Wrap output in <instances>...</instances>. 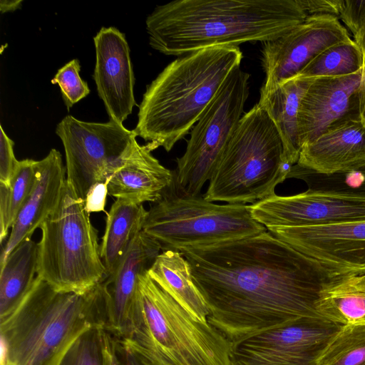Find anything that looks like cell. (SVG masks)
Here are the masks:
<instances>
[{
    "label": "cell",
    "mask_w": 365,
    "mask_h": 365,
    "mask_svg": "<svg viewBox=\"0 0 365 365\" xmlns=\"http://www.w3.org/2000/svg\"><path fill=\"white\" fill-rule=\"evenodd\" d=\"M360 101V116L362 121L365 123V71L361 73V81L359 89Z\"/></svg>",
    "instance_id": "obj_39"
},
{
    "label": "cell",
    "mask_w": 365,
    "mask_h": 365,
    "mask_svg": "<svg viewBox=\"0 0 365 365\" xmlns=\"http://www.w3.org/2000/svg\"><path fill=\"white\" fill-rule=\"evenodd\" d=\"M36 163L33 159L19 160L8 187L0 183V241L7 237L36 180Z\"/></svg>",
    "instance_id": "obj_26"
},
{
    "label": "cell",
    "mask_w": 365,
    "mask_h": 365,
    "mask_svg": "<svg viewBox=\"0 0 365 365\" xmlns=\"http://www.w3.org/2000/svg\"><path fill=\"white\" fill-rule=\"evenodd\" d=\"M118 341L154 365H232L230 341L194 318L147 272L139 277L128 331Z\"/></svg>",
    "instance_id": "obj_5"
},
{
    "label": "cell",
    "mask_w": 365,
    "mask_h": 365,
    "mask_svg": "<svg viewBox=\"0 0 365 365\" xmlns=\"http://www.w3.org/2000/svg\"><path fill=\"white\" fill-rule=\"evenodd\" d=\"M342 325L302 317L231 342L232 365H317Z\"/></svg>",
    "instance_id": "obj_11"
},
{
    "label": "cell",
    "mask_w": 365,
    "mask_h": 365,
    "mask_svg": "<svg viewBox=\"0 0 365 365\" xmlns=\"http://www.w3.org/2000/svg\"><path fill=\"white\" fill-rule=\"evenodd\" d=\"M147 215L143 204L120 199H115L112 204L100 244L101 257L108 277L114 272L131 242L143 231Z\"/></svg>",
    "instance_id": "obj_23"
},
{
    "label": "cell",
    "mask_w": 365,
    "mask_h": 365,
    "mask_svg": "<svg viewBox=\"0 0 365 365\" xmlns=\"http://www.w3.org/2000/svg\"><path fill=\"white\" fill-rule=\"evenodd\" d=\"M96 63L92 76L110 120L123 124L138 106L133 93L135 77L125 34L102 27L93 37Z\"/></svg>",
    "instance_id": "obj_15"
},
{
    "label": "cell",
    "mask_w": 365,
    "mask_h": 365,
    "mask_svg": "<svg viewBox=\"0 0 365 365\" xmlns=\"http://www.w3.org/2000/svg\"><path fill=\"white\" fill-rule=\"evenodd\" d=\"M161 246L141 231L131 242L114 272L105 284V327L118 340L126 335L139 277L147 272Z\"/></svg>",
    "instance_id": "obj_17"
},
{
    "label": "cell",
    "mask_w": 365,
    "mask_h": 365,
    "mask_svg": "<svg viewBox=\"0 0 365 365\" xmlns=\"http://www.w3.org/2000/svg\"><path fill=\"white\" fill-rule=\"evenodd\" d=\"M239 46L202 48L170 62L146 87L133 131L151 150L170 152L210 103L222 84L240 66Z\"/></svg>",
    "instance_id": "obj_3"
},
{
    "label": "cell",
    "mask_w": 365,
    "mask_h": 365,
    "mask_svg": "<svg viewBox=\"0 0 365 365\" xmlns=\"http://www.w3.org/2000/svg\"><path fill=\"white\" fill-rule=\"evenodd\" d=\"M180 252L210 311L207 322L230 342L299 317H322L317 310L322 292L345 276L267 230Z\"/></svg>",
    "instance_id": "obj_1"
},
{
    "label": "cell",
    "mask_w": 365,
    "mask_h": 365,
    "mask_svg": "<svg viewBox=\"0 0 365 365\" xmlns=\"http://www.w3.org/2000/svg\"><path fill=\"white\" fill-rule=\"evenodd\" d=\"M317 365H365V322L342 326Z\"/></svg>",
    "instance_id": "obj_29"
},
{
    "label": "cell",
    "mask_w": 365,
    "mask_h": 365,
    "mask_svg": "<svg viewBox=\"0 0 365 365\" xmlns=\"http://www.w3.org/2000/svg\"><path fill=\"white\" fill-rule=\"evenodd\" d=\"M108 194L106 182H100L94 185L84 201L87 211L91 213L104 210Z\"/></svg>",
    "instance_id": "obj_34"
},
{
    "label": "cell",
    "mask_w": 365,
    "mask_h": 365,
    "mask_svg": "<svg viewBox=\"0 0 365 365\" xmlns=\"http://www.w3.org/2000/svg\"><path fill=\"white\" fill-rule=\"evenodd\" d=\"M0 183L9 186L19 161L14 153V141L0 125Z\"/></svg>",
    "instance_id": "obj_33"
},
{
    "label": "cell",
    "mask_w": 365,
    "mask_h": 365,
    "mask_svg": "<svg viewBox=\"0 0 365 365\" xmlns=\"http://www.w3.org/2000/svg\"><path fill=\"white\" fill-rule=\"evenodd\" d=\"M148 276L194 318L207 322L210 311L197 288L188 261L178 250H163Z\"/></svg>",
    "instance_id": "obj_22"
},
{
    "label": "cell",
    "mask_w": 365,
    "mask_h": 365,
    "mask_svg": "<svg viewBox=\"0 0 365 365\" xmlns=\"http://www.w3.org/2000/svg\"><path fill=\"white\" fill-rule=\"evenodd\" d=\"M106 365H123L120 359L117 341L108 332L106 346Z\"/></svg>",
    "instance_id": "obj_37"
},
{
    "label": "cell",
    "mask_w": 365,
    "mask_h": 365,
    "mask_svg": "<svg viewBox=\"0 0 365 365\" xmlns=\"http://www.w3.org/2000/svg\"><path fill=\"white\" fill-rule=\"evenodd\" d=\"M250 74L235 68L191 130L184 154L176 159L173 185L178 194L198 196L210 180L244 115Z\"/></svg>",
    "instance_id": "obj_9"
},
{
    "label": "cell",
    "mask_w": 365,
    "mask_h": 365,
    "mask_svg": "<svg viewBox=\"0 0 365 365\" xmlns=\"http://www.w3.org/2000/svg\"><path fill=\"white\" fill-rule=\"evenodd\" d=\"M104 301L103 282L78 294L58 292L36 277L20 303L0 318L1 365H58L84 330L105 327Z\"/></svg>",
    "instance_id": "obj_4"
},
{
    "label": "cell",
    "mask_w": 365,
    "mask_h": 365,
    "mask_svg": "<svg viewBox=\"0 0 365 365\" xmlns=\"http://www.w3.org/2000/svg\"><path fill=\"white\" fill-rule=\"evenodd\" d=\"M267 229L322 225L365 220V196L314 192L276 194L250 205Z\"/></svg>",
    "instance_id": "obj_13"
},
{
    "label": "cell",
    "mask_w": 365,
    "mask_h": 365,
    "mask_svg": "<svg viewBox=\"0 0 365 365\" xmlns=\"http://www.w3.org/2000/svg\"><path fill=\"white\" fill-rule=\"evenodd\" d=\"M313 78L296 76L269 91H260L257 103L273 121L280 135L283 158L291 166L299 160L301 145L298 112L301 99Z\"/></svg>",
    "instance_id": "obj_21"
},
{
    "label": "cell",
    "mask_w": 365,
    "mask_h": 365,
    "mask_svg": "<svg viewBox=\"0 0 365 365\" xmlns=\"http://www.w3.org/2000/svg\"><path fill=\"white\" fill-rule=\"evenodd\" d=\"M56 133L65 150L66 183L83 201L94 185L107 182L113 167L137 137L133 130L110 119L86 122L70 115L57 124Z\"/></svg>",
    "instance_id": "obj_10"
},
{
    "label": "cell",
    "mask_w": 365,
    "mask_h": 365,
    "mask_svg": "<svg viewBox=\"0 0 365 365\" xmlns=\"http://www.w3.org/2000/svg\"><path fill=\"white\" fill-rule=\"evenodd\" d=\"M22 3V0H1L0 1L1 13L14 11L21 7Z\"/></svg>",
    "instance_id": "obj_38"
},
{
    "label": "cell",
    "mask_w": 365,
    "mask_h": 365,
    "mask_svg": "<svg viewBox=\"0 0 365 365\" xmlns=\"http://www.w3.org/2000/svg\"><path fill=\"white\" fill-rule=\"evenodd\" d=\"M299 0H176L157 6L145 25L149 43L168 56L267 42L302 23Z\"/></svg>",
    "instance_id": "obj_2"
},
{
    "label": "cell",
    "mask_w": 365,
    "mask_h": 365,
    "mask_svg": "<svg viewBox=\"0 0 365 365\" xmlns=\"http://www.w3.org/2000/svg\"><path fill=\"white\" fill-rule=\"evenodd\" d=\"M151 152L135 139L110 171L106 182L108 195L136 204L159 200L172 185L174 172Z\"/></svg>",
    "instance_id": "obj_18"
},
{
    "label": "cell",
    "mask_w": 365,
    "mask_h": 365,
    "mask_svg": "<svg viewBox=\"0 0 365 365\" xmlns=\"http://www.w3.org/2000/svg\"><path fill=\"white\" fill-rule=\"evenodd\" d=\"M361 52L354 41L341 42L312 59L297 76L314 78L354 74L362 71Z\"/></svg>",
    "instance_id": "obj_27"
},
{
    "label": "cell",
    "mask_w": 365,
    "mask_h": 365,
    "mask_svg": "<svg viewBox=\"0 0 365 365\" xmlns=\"http://www.w3.org/2000/svg\"><path fill=\"white\" fill-rule=\"evenodd\" d=\"M317 310L322 317L342 326L365 322V273L330 283L322 292Z\"/></svg>",
    "instance_id": "obj_25"
},
{
    "label": "cell",
    "mask_w": 365,
    "mask_h": 365,
    "mask_svg": "<svg viewBox=\"0 0 365 365\" xmlns=\"http://www.w3.org/2000/svg\"><path fill=\"white\" fill-rule=\"evenodd\" d=\"M353 41L339 19L330 14L309 15L282 36L262 43L261 62L269 91L296 76L327 48Z\"/></svg>",
    "instance_id": "obj_12"
},
{
    "label": "cell",
    "mask_w": 365,
    "mask_h": 365,
    "mask_svg": "<svg viewBox=\"0 0 365 365\" xmlns=\"http://www.w3.org/2000/svg\"><path fill=\"white\" fill-rule=\"evenodd\" d=\"M39 228L37 277L53 289L84 294L107 279L98 230L84 201L66 182L58 205Z\"/></svg>",
    "instance_id": "obj_7"
},
{
    "label": "cell",
    "mask_w": 365,
    "mask_h": 365,
    "mask_svg": "<svg viewBox=\"0 0 365 365\" xmlns=\"http://www.w3.org/2000/svg\"><path fill=\"white\" fill-rule=\"evenodd\" d=\"M337 17L354 38L365 30V0H335Z\"/></svg>",
    "instance_id": "obj_32"
},
{
    "label": "cell",
    "mask_w": 365,
    "mask_h": 365,
    "mask_svg": "<svg viewBox=\"0 0 365 365\" xmlns=\"http://www.w3.org/2000/svg\"><path fill=\"white\" fill-rule=\"evenodd\" d=\"M143 230L163 250L180 251L245 238L267 228L253 217L250 205H220L199 195H182L172 184L148 210Z\"/></svg>",
    "instance_id": "obj_8"
},
{
    "label": "cell",
    "mask_w": 365,
    "mask_h": 365,
    "mask_svg": "<svg viewBox=\"0 0 365 365\" xmlns=\"http://www.w3.org/2000/svg\"><path fill=\"white\" fill-rule=\"evenodd\" d=\"M117 344L123 365H154L128 346L119 341Z\"/></svg>",
    "instance_id": "obj_36"
},
{
    "label": "cell",
    "mask_w": 365,
    "mask_h": 365,
    "mask_svg": "<svg viewBox=\"0 0 365 365\" xmlns=\"http://www.w3.org/2000/svg\"><path fill=\"white\" fill-rule=\"evenodd\" d=\"M283 153L273 121L255 104L241 118L203 197L210 202L253 204L274 195L292 168L284 163Z\"/></svg>",
    "instance_id": "obj_6"
},
{
    "label": "cell",
    "mask_w": 365,
    "mask_h": 365,
    "mask_svg": "<svg viewBox=\"0 0 365 365\" xmlns=\"http://www.w3.org/2000/svg\"><path fill=\"white\" fill-rule=\"evenodd\" d=\"M361 73L362 71L347 76L312 79L301 99L298 112L301 148L333 124L348 118H361Z\"/></svg>",
    "instance_id": "obj_16"
},
{
    "label": "cell",
    "mask_w": 365,
    "mask_h": 365,
    "mask_svg": "<svg viewBox=\"0 0 365 365\" xmlns=\"http://www.w3.org/2000/svg\"><path fill=\"white\" fill-rule=\"evenodd\" d=\"M38 243L31 238L21 242L0 264V318L22 300L37 277Z\"/></svg>",
    "instance_id": "obj_24"
},
{
    "label": "cell",
    "mask_w": 365,
    "mask_h": 365,
    "mask_svg": "<svg viewBox=\"0 0 365 365\" xmlns=\"http://www.w3.org/2000/svg\"><path fill=\"white\" fill-rule=\"evenodd\" d=\"M289 177L303 180L310 192L365 196V165L346 172L322 173L296 164Z\"/></svg>",
    "instance_id": "obj_28"
},
{
    "label": "cell",
    "mask_w": 365,
    "mask_h": 365,
    "mask_svg": "<svg viewBox=\"0 0 365 365\" xmlns=\"http://www.w3.org/2000/svg\"><path fill=\"white\" fill-rule=\"evenodd\" d=\"M80 71L79 61L73 59L60 68L51 80L52 83L60 87L62 98L68 110L90 93L87 82L80 76Z\"/></svg>",
    "instance_id": "obj_31"
},
{
    "label": "cell",
    "mask_w": 365,
    "mask_h": 365,
    "mask_svg": "<svg viewBox=\"0 0 365 365\" xmlns=\"http://www.w3.org/2000/svg\"><path fill=\"white\" fill-rule=\"evenodd\" d=\"M108 334L103 324L86 329L71 343L58 365H106Z\"/></svg>",
    "instance_id": "obj_30"
},
{
    "label": "cell",
    "mask_w": 365,
    "mask_h": 365,
    "mask_svg": "<svg viewBox=\"0 0 365 365\" xmlns=\"http://www.w3.org/2000/svg\"><path fill=\"white\" fill-rule=\"evenodd\" d=\"M307 16L330 14L337 17L335 0H299Z\"/></svg>",
    "instance_id": "obj_35"
},
{
    "label": "cell",
    "mask_w": 365,
    "mask_h": 365,
    "mask_svg": "<svg viewBox=\"0 0 365 365\" xmlns=\"http://www.w3.org/2000/svg\"><path fill=\"white\" fill-rule=\"evenodd\" d=\"M267 230L339 274L365 273V220Z\"/></svg>",
    "instance_id": "obj_14"
},
{
    "label": "cell",
    "mask_w": 365,
    "mask_h": 365,
    "mask_svg": "<svg viewBox=\"0 0 365 365\" xmlns=\"http://www.w3.org/2000/svg\"><path fill=\"white\" fill-rule=\"evenodd\" d=\"M36 180L33 190L22 207L0 256L2 264L11 252L24 240L31 238L34 231L50 216L58 205L66 182V168L61 153L51 149L36 163Z\"/></svg>",
    "instance_id": "obj_20"
},
{
    "label": "cell",
    "mask_w": 365,
    "mask_h": 365,
    "mask_svg": "<svg viewBox=\"0 0 365 365\" xmlns=\"http://www.w3.org/2000/svg\"><path fill=\"white\" fill-rule=\"evenodd\" d=\"M298 165L322 173H341L365 165V123L341 120L301 148Z\"/></svg>",
    "instance_id": "obj_19"
}]
</instances>
